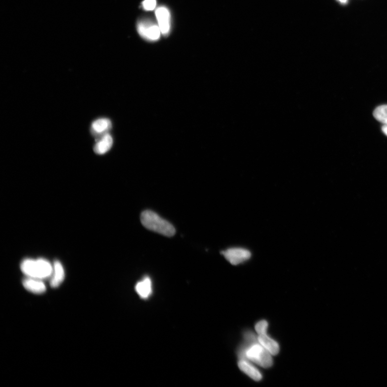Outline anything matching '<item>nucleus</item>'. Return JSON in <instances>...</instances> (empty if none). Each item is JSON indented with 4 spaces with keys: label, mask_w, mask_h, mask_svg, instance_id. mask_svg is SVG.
I'll return each instance as SVG.
<instances>
[{
    "label": "nucleus",
    "mask_w": 387,
    "mask_h": 387,
    "mask_svg": "<svg viewBox=\"0 0 387 387\" xmlns=\"http://www.w3.org/2000/svg\"><path fill=\"white\" fill-rule=\"evenodd\" d=\"M244 344L238 352L240 359L250 360L265 368L272 367V354L258 342L252 332L248 331L244 335Z\"/></svg>",
    "instance_id": "1"
},
{
    "label": "nucleus",
    "mask_w": 387,
    "mask_h": 387,
    "mask_svg": "<svg viewBox=\"0 0 387 387\" xmlns=\"http://www.w3.org/2000/svg\"><path fill=\"white\" fill-rule=\"evenodd\" d=\"M20 267L26 277L41 280L50 278L53 271V265L43 258L25 259Z\"/></svg>",
    "instance_id": "2"
},
{
    "label": "nucleus",
    "mask_w": 387,
    "mask_h": 387,
    "mask_svg": "<svg viewBox=\"0 0 387 387\" xmlns=\"http://www.w3.org/2000/svg\"><path fill=\"white\" fill-rule=\"evenodd\" d=\"M142 224L146 229L167 237L176 234L174 227L165 220L151 210L143 211L141 217Z\"/></svg>",
    "instance_id": "3"
},
{
    "label": "nucleus",
    "mask_w": 387,
    "mask_h": 387,
    "mask_svg": "<svg viewBox=\"0 0 387 387\" xmlns=\"http://www.w3.org/2000/svg\"><path fill=\"white\" fill-rule=\"evenodd\" d=\"M221 253L228 262L233 265H237L245 262L251 258L250 251L243 248H231L222 251Z\"/></svg>",
    "instance_id": "4"
},
{
    "label": "nucleus",
    "mask_w": 387,
    "mask_h": 387,
    "mask_svg": "<svg viewBox=\"0 0 387 387\" xmlns=\"http://www.w3.org/2000/svg\"><path fill=\"white\" fill-rule=\"evenodd\" d=\"M139 32L144 38L150 41L158 40L162 33L160 26L147 23L139 25Z\"/></svg>",
    "instance_id": "5"
},
{
    "label": "nucleus",
    "mask_w": 387,
    "mask_h": 387,
    "mask_svg": "<svg viewBox=\"0 0 387 387\" xmlns=\"http://www.w3.org/2000/svg\"><path fill=\"white\" fill-rule=\"evenodd\" d=\"M65 272L62 264L56 261L53 264V271L50 281V285L52 288H57L64 281Z\"/></svg>",
    "instance_id": "6"
},
{
    "label": "nucleus",
    "mask_w": 387,
    "mask_h": 387,
    "mask_svg": "<svg viewBox=\"0 0 387 387\" xmlns=\"http://www.w3.org/2000/svg\"><path fill=\"white\" fill-rule=\"evenodd\" d=\"M22 284L24 288L31 293L41 294L46 290V285L43 280L27 277L23 280Z\"/></svg>",
    "instance_id": "7"
},
{
    "label": "nucleus",
    "mask_w": 387,
    "mask_h": 387,
    "mask_svg": "<svg viewBox=\"0 0 387 387\" xmlns=\"http://www.w3.org/2000/svg\"><path fill=\"white\" fill-rule=\"evenodd\" d=\"M238 367L243 372L248 375L254 381H259L263 378V376L259 370L247 359H240L238 363Z\"/></svg>",
    "instance_id": "8"
},
{
    "label": "nucleus",
    "mask_w": 387,
    "mask_h": 387,
    "mask_svg": "<svg viewBox=\"0 0 387 387\" xmlns=\"http://www.w3.org/2000/svg\"><path fill=\"white\" fill-rule=\"evenodd\" d=\"M159 26L163 34H167L170 29V14L165 7L158 8L156 11Z\"/></svg>",
    "instance_id": "9"
},
{
    "label": "nucleus",
    "mask_w": 387,
    "mask_h": 387,
    "mask_svg": "<svg viewBox=\"0 0 387 387\" xmlns=\"http://www.w3.org/2000/svg\"><path fill=\"white\" fill-rule=\"evenodd\" d=\"M113 144V137L107 133L99 137L94 147V151L98 155H102L111 149Z\"/></svg>",
    "instance_id": "10"
},
{
    "label": "nucleus",
    "mask_w": 387,
    "mask_h": 387,
    "mask_svg": "<svg viewBox=\"0 0 387 387\" xmlns=\"http://www.w3.org/2000/svg\"><path fill=\"white\" fill-rule=\"evenodd\" d=\"M258 340L260 344L272 355L276 356L280 351L279 344L270 337L267 333L258 335Z\"/></svg>",
    "instance_id": "11"
},
{
    "label": "nucleus",
    "mask_w": 387,
    "mask_h": 387,
    "mask_svg": "<svg viewBox=\"0 0 387 387\" xmlns=\"http://www.w3.org/2000/svg\"><path fill=\"white\" fill-rule=\"evenodd\" d=\"M111 121L108 119H99L93 122L91 131L94 136L101 137L107 134L111 128Z\"/></svg>",
    "instance_id": "12"
},
{
    "label": "nucleus",
    "mask_w": 387,
    "mask_h": 387,
    "mask_svg": "<svg viewBox=\"0 0 387 387\" xmlns=\"http://www.w3.org/2000/svg\"><path fill=\"white\" fill-rule=\"evenodd\" d=\"M135 290L141 298L146 299L149 298L152 293V282L150 278L145 277L138 283Z\"/></svg>",
    "instance_id": "13"
},
{
    "label": "nucleus",
    "mask_w": 387,
    "mask_h": 387,
    "mask_svg": "<svg viewBox=\"0 0 387 387\" xmlns=\"http://www.w3.org/2000/svg\"><path fill=\"white\" fill-rule=\"evenodd\" d=\"M374 117L380 122L387 125V105H380L373 113Z\"/></svg>",
    "instance_id": "14"
},
{
    "label": "nucleus",
    "mask_w": 387,
    "mask_h": 387,
    "mask_svg": "<svg viewBox=\"0 0 387 387\" xmlns=\"http://www.w3.org/2000/svg\"><path fill=\"white\" fill-rule=\"evenodd\" d=\"M268 326V323L266 321L262 320L258 322L255 326V329L258 335L267 333Z\"/></svg>",
    "instance_id": "15"
},
{
    "label": "nucleus",
    "mask_w": 387,
    "mask_h": 387,
    "mask_svg": "<svg viewBox=\"0 0 387 387\" xmlns=\"http://www.w3.org/2000/svg\"><path fill=\"white\" fill-rule=\"evenodd\" d=\"M143 6L147 10H153L156 6V0H145L143 3Z\"/></svg>",
    "instance_id": "16"
},
{
    "label": "nucleus",
    "mask_w": 387,
    "mask_h": 387,
    "mask_svg": "<svg viewBox=\"0 0 387 387\" xmlns=\"http://www.w3.org/2000/svg\"><path fill=\"white\" fill-rule=\"evenodd\" d=\"M382 130H383L384 133L387 136V125H384L383 127H382Z\"/></svg>",
    "instance_id": "17"
},
{
    "label": "nucleus",
    "mask_w": 387,
    "mask_h": 387,
    "mask_svg": "<svg viewBox=\"0 0 387 387\" xmlns=\"http://www.w3.org/2000/svg\"><path fill=\"white\" fill-rule=\"evenodd\" d=\"M337 1L342 4H346L347 3L348 0H337Z\"/></svg>",
    "instance_id": "18"
}]
</instances>
